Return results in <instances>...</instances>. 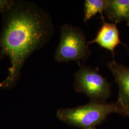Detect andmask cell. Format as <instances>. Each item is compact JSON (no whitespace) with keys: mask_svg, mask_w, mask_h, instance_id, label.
<instances>
[{"mask_svg":"<svg viewBox=\"0 0 129 129\" xmlns=\"http://www.w3.org/2000/svg\"><path fill=\"white\" fill-rule=\"evenodd\" d=\"M0 56H8L11 67L0 88H11L18 81L21 69L33 53L50 40L54 25L50 15L35 3L11 0L2 13Z\"/></svg>","mask_w":129,"mask_h":129,"instance_id":"6da1fadb","label":"cell"},{"mask_svg":"<svg viewBox=\"0 0 129 129\" xmlns=\"http://www.w3.org/2000/svg\"><path fill=\"white\" fill-rule=\"evenodd\" d=\"M96 129V128H92V129Z\"/></svg>","mask_w":129,"mask_h":129,"instance_id":"8fae6325","label":"cell"},{"mask_svg":"<svg viewBox=\"0 0 129 129\" xmlns=\"http://www.w3.org/2000/svg\"><path fill=\"white\" fill-rule=\"evenodd\" d=\"M127 24H128V26H129V23H127Z\"/></svg>","mask_w":129,"mask_h":129,"instance_id":"30bf717a","label":"cell"},{"mask_svg":"<svg viewBox=\"0 0 129 129\" xmlns=\"http://www.w3.org/2000/svg\"><path fill=\"white\" fill-rule=\"evenodd\" d=\"M11 0H0V12L2 13L9 7Z\"/></svg>","mask_w":129,"mask_h":129,"instance_id":"9c48e42d","label":"cell"},{"mask_svg":"<svg viewBox=\"0 0 129 129\" xmlns=\"http://www.w3.org/2000/svg\"><path fill=\"white\" fill-rule=\"evenodd\" d=\"M75 73V90L86 94L90 102H106L111 96V83L97 68L81 64Z\"/></svg>","mask_w":129,"mask_h":129,"instance_id":"277c9868","label":"cell"},{"mask_svg":"<svg viewBox=\"0 0 129 129\" xmlns=\"http://www.w3.org/2000/svg\"><path fill=\"white\" fill-rule=\"evenodd\" d=\"M103 24L95 39L88 42V44L96 43L98 45L111 51L114 57V52L117 46L121 44L119 32L116 23H107L104 17H102Z\"/></svg>","mask_w":129,"mask_h":129,"instance_id":"8992f818","label":"cell"},{"mask_svg":"<svg viewBox=\"0 0 129 129\" xmlns=\"http://www.w3.org/2000/svg\"><path fill=\"white\" fill-rule=\"evenodd\" d=\"M91 54L83 30L69 24L61 26L60 41L54 55L57 62L76 61L81 64L80 62L87 60Z\"/></svg>","mask_w":129,"mask_h":129,"instance_id":"3957f363","label":"cell"},{"mask_svg":"<svg viewBox=\"0 0 129 129\" xmlns=\"http://www.w3.org/2000/svg\"><path fill=\"white\" fill-rule=\"evenodd\" d=\"M107 66L118 85L119 96L117 102L129 117V68L118 63L115 59L108 62Z\"/></svg>","mask_w":129,"mask_h":129,"instance_id":"5b68a950","label":"cell"},{"mask_svg":"<svg viewBox=\"0 0 129 129\" xmlns=\"http://www.w3.org/2000/svg\"><path fill=\"white\" fill-rule=\"evenodd\" d=\"M111 113L127 116L124 109L117 102H90L73 108L58 110L56 116L67 124L83 129L95 128L106 120Z\"/></svg>","mask_w":129,"mask_h":129,"instance_id":"7a4b0ae2","label":"cell"},{"mask_svg":"<svg viewBox=\"0 0 129 129\" xmlns=\"http://www.w3.org/2000/svg\"><path fill=\"white\" fill-rule=\"evenodd\" d=\"M104 13L112 23H129V0H107Z\"/></svg>","mask_w":129,"mask_h":129,"instance_id":"52a82bcc","label":"cell"},{"mask_svg":"<svg viewBox=\"0 0 129 129\" xmlns=\"http://www.w3.org/2000/svg\"><path fill=\"white\" fill-rule=\"evenodd\" d=\"M107 0H86L84 6V22H87L96 14H103L106 8Z\"/></svg>","mask_w":129,"mask_h":129,"instance_id":"ba28073f","label":"cell"}]
</instances>
